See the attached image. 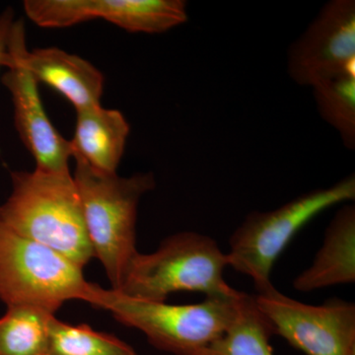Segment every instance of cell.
Instances as JSON below:
<instances>
[{"mask_svg": "<svg viewBox=\"0 0 355 355\" xmlns=\"http://www.w3.org/2000/svg\"><path fill=\"white\" fill-rule=\"evenodd\" d=\"M12 191L0 223L62 254L83 268L94 258L76 182L70 172L11 171Z\"/></svg>", "mask_w": 355, "mask_h": 355, "instance_id": "obj_1", "label": "cell"}, {"mask_svg": "<svg viewBox=\"0 0 355 355\" xmlns=\"http://www.w3.org/2000/svg\"><path fill=\"white\" fill-rule=\"evenodd\" d=\"M227 266V254L216 240L184 231L166 238L153 253L135 254L114 291L153 302H165L170 294L181 291L236 297L241 291L224 279Z\"/></svg>", "mask_w": 355, "mask_h": 355, "instance_id": "obj_2", "label": "cell"}, {"mask_svg": "<svg viewBox=\"0 0 355 355\" xmlns=\"http://www.w3.org/2000/svg\"><path fill=\"white\" fill-rule=\"evenodd\" d=\"M84 221L94 256L99 259L113 291L137 250V211L140 198L155 188L151 172L130 177L98 172L76 161L74 174Z\"/></svg>", "mask_w": 355, "mask_h": 355, "instance_id": "obj_3", "label": "cell"}, {"mask_svg": "<svg viewBox=\"0 0 355 355\" xmlns=\"http://www.w3.org/2000/svg\"><path fill=\"white\" fill-rule=\"evenodd\" d=\"M244 292L232 298L205 297L197 304L128 297L94 284L89 304L109 311L116 321L146 335L151 345L174 355H196L220 338L237 317Z\"/></svg>", "mask_w": 355, "mask_h": 355, "instance_id": "obj_4", "label": "cell"}, {"mask_svg": "<svg viewBox=\"0 0 355 355\" xmlns=\"http://www.w3.org/2000/svg\"><path fill=\"white\" fill-rule=\"evenodd\" d=\"M355 198L354 175L299 196L279 209L253 211L229 239L228 266L253 280L257 294L275 288L270 275L292 238L318 214Z\"/></svg>", "mask_w": 355, "mask_h": 355, "instance_id": "obj_5", "label": "cell"}, {"mask_svg": "<svg viewBox=\"0 0 355 355\" xmlns=\"http://www.w3.org/2000/svg\"><path fill=\"white\" fill-rule=\"evenodd\" d=\"M83 268L51 248L0 223V300L9 307H34L55 315L64 302H89L94 284Z\"/></svg>", "mask_w": 355, "mask_h": 355, "instance_id": "obj_6", "label": "cell"}, {"mask_svg": "<svg viewBox=\"0 0 355 355\" xmlns=\"http://www.w3.org/2000/svg\"><path fill=\"white\" fill-rule=\"evenodd\" d=\"M257 305L284 338L305 355H355V305L331 298L321 305L299 302L272 288L254 295Z\"/></svg>", "mask_w": 355, "mask_h": 355, "instance_id": "obj_7", "label": "cell"}, {"mask_svg": "<svg viewBox=\"0 0 355 355\" xmlns=\"http://www.w3.org/2000/svg\"><path fill=\"white\" fill-rule=\"evenodd\" d=\"M355 1L331 0L287 51V72L301 86L354 72Z\"/></svg>", "mask_w": 355, "mask_h": 355, "instance_id": "obj_8", "label": "cell"}, {"mask_svg": "<svg viewBox=\"0 0 355 355\" xmlns=\"http://www.w3.org/2000/svg\"><path fill=\"white\" fill-rule=\"evenodd\" d=\"M9 43V42H8ZM2 84L9 91L14 110V125L22 144L43 172H69L71 146L53 123L44 108L39 84L33 78L12 49L7 48Z\"/></svg>", "mask_w": 355, "mask_h": 355, "instance_id": "obj_9", "label": "cell"}, {"mask_svg": "<svg viewBox=\"0 0 355 355\" xmlns=\"http://www.w3.org/2000/svg\"><path fill=\"white\" fill-rule=\"evenodd\" d=\"M8 46L38 84L64 96L76 112L101 106L104 76L88 60L58 48L28 50L21 19L14 22Z\"/></svg>", "mask_w": 355, "mask_h": 355, "instance_id": "obj_10", "label": "cell"}, {"mask_svg": "<svg viewBox=\"0 0 355 355\" xmlns=\"http://www.w3.org/2000/svg\"><path fill=\"white\" fill-rule=\"evenodd\" d=\"M27 17L42 28H69L102 19L128 33L153 34L161 21L154 0H26Z\"/></svg>", "mask_w": 355, "mask_h": 355, "instance_id": "obj_11", "label": "cell"}, {"mask_svg": "<svg viewBox=\"0 0 355 355\" xmlns=\"http://www.w3.org/2000/svg\"><path fill=\"white\" fill-rule=\"evenodd\" d=\"M130 132V123L118 110L98 106L77 111L76 130L69 140L72 158L96 171L114 174Z\"/></svg>", "mask_w": 355, "mask_h": 355, "instance_id": "obj_12", "label": "cell"}, {"mask_svg": "<svg viewBox=\"0 0 355 355\" xmlns=\"http://www.w3.org/2000/svg\"><path fill=\"white\" fill-rule=\"evenodd\" d=\"M355 282V207L336 211L327 227L323 246L309 268L297 275L294 288L310 292Z\"/></svg>", "mask_w": 355, "mask_h": 355, "instance_id": "obj_13", "label": "cell"}, {"mask_svg": "<svg viewBox=\"0 0 355 355\" xmlns=\"http://www.w3.org/2000/svg\"><path fill=\"white\" fill-rule=\"evenodd\" d=\"M273 335L254 295L244 292L237 317L226 333L196 355H273L270 343Z\"/></svg>", "mask_w": 355, "mask_h": 355, "instance_id": "obj_14", "label": "cell"}, {"mask_svg": "<svg viewBox=\"0 0 355 355\" xmlns=\"http://www.w3.org/2000/svg\"><path fill=\"white\" fill-rule=\"evenodd\" d=\"M53 316L38 308H7L0 318V355H44Z\"/></svg>", "mask_w": 355, "mask_h": 355, "instance_id": "obj_15", "label": "cell"}, {"mask_svg": "<svg viewBox=\"0 0 355 355\" xmlns=\"http://www.w3.org/2000/svg\"><path fill=\"white\" fill-rule=\"evenodd\" d=\"M320 116L338 132L343 146L355 148V73L345 72L312 86Z\"/></svg>", "mask_w": 355, "mask_h": 355, "instance_id": "obj_16", "label": "cell"}, {"mask_svg": "<svg viewBox=\"0 0 355 355\" xmlns=\"http://www.w3.org/2000/svg\"><path fill=\"white\" fill-rule=\"evenodd\" d=\"M44 355H137L127 343L88 324L72 326L53 316Z\"/></svg>", "mask_w": 355, "mask_h": 355, "instance_id": "obj_17", "label": "cell"}, {"mask_svg": "<svg viewBox=\"0 0 355 355\" xmlns=\"http://www.w3.org/2000/svg\"><path fill=\"white\" fill-rule=\"evenodd\" d=\"M15 22L14 11L11 7H7L6 10L0 13V67H4L7 48H8L9 38L11 30Z\"/></svg>", "mask_w": 355, "mask_h": 355, "instance_id": "obj_18", "label": "cell"}]
</instances>
